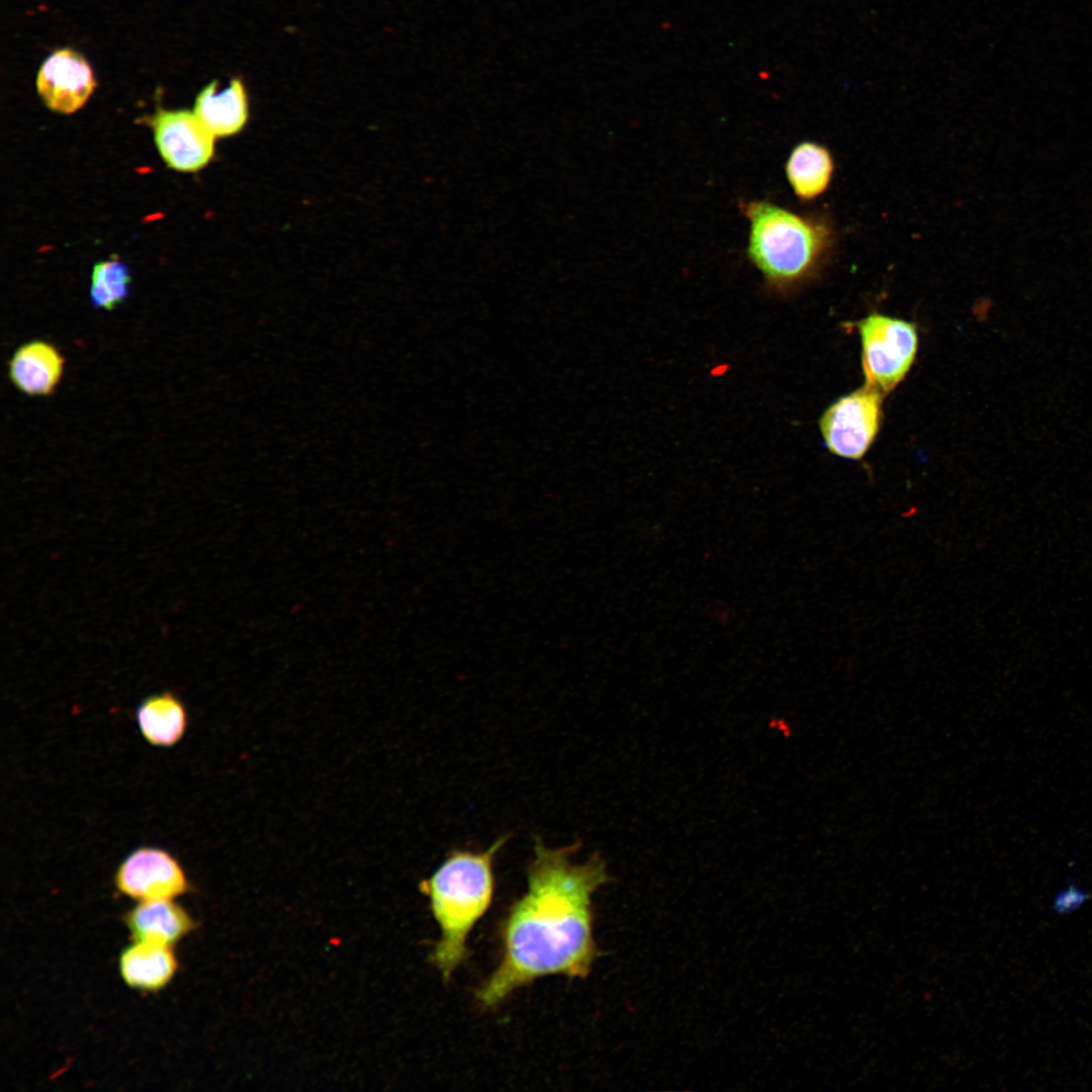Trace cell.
I'll return each instance as SVG.
<instances>
[{"label":"cell","instance_id":"obj_1","mask_svg":"<svg viewBox=\"0 0 1092 1092\" xmlns=\"http://www.w3.org/2000/svg\"><path fill=\"white\" fill-rule=\"evenodd\" d=\"M576 850L536 840L527 889L500 925V960L475 993L481 1007L493 1008L542 977L585 978L592 971L599 956L593 896L611 877L598 853L572 861Z\"/></svg>","mask_w":1092,"mask_h":1092},{"label":"cell","instance_id":"obj_2","mask_svg":"<svg viewBox=\"0 0 1092 1092\" xmlns=\"http://www.w3.org/2000/svg\"><path fill=\"white\" fill-rule=\"evenodd\" d=\"M739 209L748 220L746 258L769 294L800 289L831 258L835 234L824 216L799 214L767 199L742 200Z\"/></svg>","mask_w":1092,"mask_h":1092},{"label":"cell","instance_id":"obj_3","mask_svg":"<svg viewBox=\"0 0 1092 1092\" xmlns=\"http://www.w3.org/2000/svg\"><path fill=\"white\" fill-rule=\"evenodd\" d=\"M508 835L482 851L453 849L420 884L441 935L430 961L445 981L465 961L467 939L489 908L494 893L493 861Z\"/></svg>","mask_w":1092,"mask_h":1092},{"label":"cell","instance_id":"obj_4","mask_svg":"<svg viewBox=\"0 0 1092 1092\" xmlns=\"http://www.w3.org/2000/svg\"><path fill=\"white\" fill-rule=\"evenodd\" d=\"M861 343L866 384L883 394L892 391L910 370L918 348L913 323L871 313L855 324Z\"/></svg>","mask_w":1092,"mask_h":1092},{"label":"cell","instance_id":"obj_5","mask_svg":"<svg viewBox=\"0 0 1092 1092\" xmlns=\"http://www.w3.org/2000/svg\"><path fill=\"white\" fill-rule=\"evenodd\" d=\"M884 394L864 384L829 405L819 420L827 449L857 460L869 450L881 425Z\"/></svg>","mask_w":1092,"mask_h":1092},{"label":"cell","instance_id":"obj_6","mask_svg":"<svg viewBox=\"0 0 1092 1092\" xmlns=\"http://www.w3.org/2000/svg\"><path fill=\"white\" fill-rule=\"evenodd\" d=\"M114 883L120 893L139 901L172 900L190 890L179 861L154 846L131 851L117 868Z\"/></svg>","mask_w":1092,"mask_h":1092},{"label":"cell","instance_id":"obj_7","mask_svg":"<svg viewBox=\"0 0 1092 1092\" xmlns=\"http://www.w3.org/2000/svg\"><path fill=\"white\" fill-rule=\"evenodd\" d=\"M156 146L164 162L181 172L205 167L214 152V135L194 112L159 110L152 119Z\"/></svg>","mask_w":1092,"mask_h":1092},{"label":"cell","instance_id":"obj_8","mask_svg":"<svg viewBox=\"0 0 1092 1092\" xmlns=\"http://www.w3.org/2000/svg\"><path fill=\"white\" fill-rule=\"evenodd\" d=\"M96 86L92 70L79 53L62 49L42 63L36 88L44 104L60 113H73L88 100Z\"/></svg>","mask_w":1092,"mask_h":1092},{"label":"cell","instance_id":"obj_9","mask_svg":"<svg viewBox=\"0 0 1092 1092\" xmlns=\"http://www.w3.org/2000/svg\"><path fill=\"white\" fill-rule=\"evenodd\" d=\"M63 366L64 358L55 346L44 341H30L13 353L8 362V376L21 392L47 396L59 383Z\"/></svg>","mask_w":1092,"mask_h":1092},{"label":"cell","instance_id":"obj_10","mask_svg":"<svg viewBox=\"0 0 1092 1092\" xmlns=\"http://www.w3.org/2000/svg\"><path fill=\"white\" fill-rule=\"evenodd\" d=\"M193 112L214 138L238 133L249 118V98L244 82L235 78L218 91L216 81L207 84L197 95Z\"/></svg>","mask_w":1092,"mask_h":1092},{"label":"cell","instance_id":"obj_11","mask_svg":"<svg viewBox=\"0 0 1092 1092\" xmlns=\"http://www.w3.org/2000/svg\"><path fill=\"white\" fill-rule=\"evenodd\" d=\"M134 940L172 945L195 928L188 912L172 900L140 901L123 916Z\"/></svg>","mask_w":1092,"mask_h":1092},{"label":"cell","instance_id":"obj_12","mask_svg":"<svg viewBox=\"0 0 1092 1092\" xmlns=\"http://www.w3.org/2000/svg\"><path fill=\"white\" fill-rule=\"evenodd\" d=\"M178 967L171 945L135 940L119 958L123 981L131 988L158 991L173 978Z\"/></svg>","mask_w":1092,"mask_h":1092},{"label":"cell","instance_id":"obj_13","mask_svg":"<svg viewBox=\"0 0 1092 1092\" xmlns=\"http://www.w3.org/2000/svg\"><path fill=\"white\" fill-rule=\"evenodd\" d=\"M834 170L830 152L814 142H802L791 151L785 173L794 194L801 201H811L828 188Z\"/></svg>","mask_w":1092,"mask_h":1092},{"label":"cell","instance_id":"obj_14","mask_svg":"<svg viewBox=\"0 0 1092 1092\" xmlns=\"http://www.w3.org/2000/svg\"><path fill=\"white\" fill-rule=\"evenodd\" d=\"M136 720L144 738L160 747L175 745L187 727L185 707L171 692L146 698L136 709Z\"/></svg>","mask_w":1092,"mask_h":1092},{"label":"cell","instance_id":"obj_15","mask_svg":"<svg viewBox=\"0 0 1092 1092\" xmlns=\"http://www.w3.org/2000/svg\"><path fill=\"white\" fill-rule=\"evenodd\" d=\"M129 284V269L122 261L110 259L96 263L91 276V304L98 309L115 308L128 297Z\"/></svg>","mask_w":1092,"mask_h":1092},{"label":"cell","instance_id":"obj_16","mask_svg":"<svg viewBox=\"0 0 1092 1092\" xmlns=\"http://www.w3.org/2000/svg\"><path fill=\"white\" fill-rule=\"evenodd\" d=\"M1090 899L1091 894L1071 880L1066 887L1054 894L1051 909L1059 915L1072 914L1081 909Z\"/></svg>","mask_w":1092,"mask_h":1092}]
</instances>
